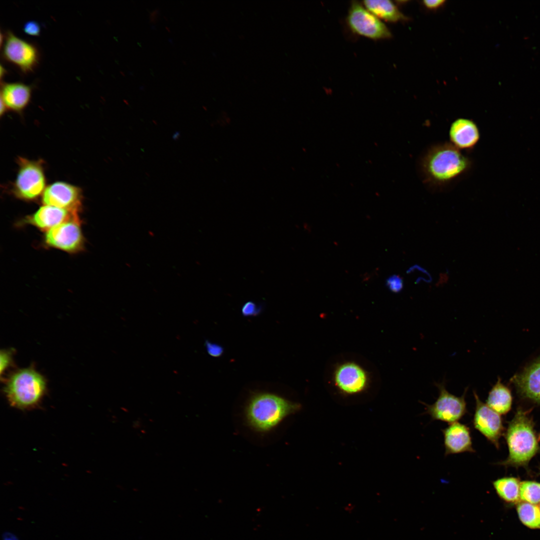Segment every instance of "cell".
<instances>
[{"label": "cell", "mask_w": 540, "mask_h": 540, "mask_svg": "<svg viewBox=\"0 0 540 540\" xmlns=\"http://www.w3.org/2000/svg\"><path fill=\"white\" fill-rule=\"evenodd\" d=\"M472 160L450 142L430 146L420 156L418 170L423 183L434 190L443 189L465 176Z\"/></svg>", "instance_id": "obj_1"}, {"label": "cell", "mask_w": 540, "mask_h": 540, "mask_svg": "<svg viewBox=\"0 0 540 540\" xmlns=\"http://www.w3.org/2000/svg\"><path fill=\"white\" fill-rule=\"evenodd\" d=\"M299 404L270 392L254 394L245 408L248 426L260 432H267L278 426L286 418L298 411Z\"/></svg>", "instance_id": "obj_2"}, {"label": "cell", "mask_w": 540, "mask_h": 540, "mask_svg": "<svg viewBox=\"0 0 540 540\" xmlns=\"http://www.w3.org/2000/svg\"><path fill=\"white\" fill-rule=\"evenodd\" d=\"M528 410L518 409L509 422L506 433L509 454L500 464L514 467L526 466L540 451L534 424Z\"/></svg>", "instance_id": "obj_3"}, {"label": "cell", "mask_w": 540, "mask_h": 540, "mask_svg": "<svg viewBox=\"0 0 540 540\" xmlns=\"http://www.w3.org/2000/svg\"><path fill=\"white\" fill-rule=\"evenodd\" d=\"M46 390L44 378L32 368L19 369L12 372L6 380L4 387L10 404L20 410L38 405Z\"/></svg>", "instance_id": "obj_4"}, {"label": "cell", "mask_w": 540, "mask_h": 540, "mask_svg": "<svg viewBox=\"0 0 540 540\" xmlns=\"http://www.w3.org/2000/svg\"><path fill=\"white\" fill-rule=\"evenodd\" d=\"M18 170L12 187L14 194L19 198L32 200L42 195L46 189V178L42 160L18 159Z\"/></svg>", "instance_id": "obj_5"}, {"label": "cell", "mask_w": 540, "mask_h": 540, "mask_svg": "<svg viewBox=\"0 0 540 540\" xmlns=\"http://www.w3.org/2000/svg\"><path fill=\"white\" fill-rule=\"evenodd\" d=\"M346 22L352 32L370 39L385 40L392 36L386 26L357 1L352 2Z\"/></svg>", "instance_id": "obj_6"}, {"label": "cell", "mask_w": 540, "mask_h": 540, "mask_svg": "<svg viewBox=\"0 0 540 540\" xmlns=\"http://www.w3.org/2000/svg\"><path fill=\"white\" fill-rule=\"evenodd\" d=\"M2 56L25 74L32 72L40 60V52L34 44L9 30L4 35Z\"/></svg>", "instance_id": "obj_7"}, {"label": "cell", "mask_w": 540, "mask_h": 540, "mask_svg": "<svg viewBox=\"0 0 540 540\" xmlns=\"http://www.w3.org/2000/svg\"><path fill=\"white\" fill-rule=\"evenodd\" d=\"M436 386L439 390L438 396L432 404L421 402L425 406L424 413L430 415L432 420L449 424L460 420L468 413L466 401L468 388L460 396H457L446 390L444 382L436 383Z\"/></svg>", "instance_id": "obj_8"}, {"label": "cell", "mask_w": 540, "mask_h": 540, "mask_svg": "<svg viewBox=\"0 0 540 540\" xmlns=\"http://www.w3.org/2000/svg\"><path fill=\"white\" fill-rule=\"evenodd\" d=\"M44 242L48 246L68 252L80 250L84 237L78 216L48 230Z\"/></svg>", "instance_id": "obj_9"}, {"label": "cell", "mask_w": 540, "mask_h": 540, "mask_svg": "<svg viewBox=\"0 0 540 540\" xmlns=\"http://www.w3.org/2000/svg\"><path fill=\"white\" fill-rule=\"evenodd\" d=\"M476 408L472 420L473 426L496 447H499V439L504 427L500 414L484 403L476 392L474 391Z\"/></svg>", "instance_id": "obj_10"}, {"label": "cell", "mask_w": 540, "mask_h": 540, "mask_svg": "<svg viewBox=\"0 0 540 540\" xmlns=\"http://www.w3.org/2000/svg\"><path fill=\"white\" fill-rule=\"evenodd\" d=\"M82 198V192L79 188L58 182L46 187L42 195V202L44 205L78 212Z\"/></svg>", "instance_id": "obj_11"}, {"label": "cell", "mask_w": 540, "mask_h": 540, "mask_svg": "<svg viewBox=\"0 0 540 540\" xmlns=\"http://www.w3.org/2000/svg\"><path fill=\"white\" fill-rule=\"evenodd\" d=\"M334 379L340 392L349 394L363 391L368 384V376L365 370L354 362H346L336 369Z\"/></svg>", "instance_id": "obj_12"}, {"label": "cell", "mask_w": 540, "mask_h": 540, "mask_svg": "<svg viewBox=\"0 0 540 540\" xmlns=\"http://www.w3.org/2000/svg\"><path fill=\"white\" fill-rule=\"evenodd\" d=\"M450 142L458 150H470L480 140V134L476 122L472 120L460 118L454 120L448 130Z\"/></svg>", "instance_id": "obj_13"}, {"label": "cell", "mask_w": 540, "mask_h": 540, "mask_svg": "<svg viewBox=\"0 0 540 540\" xmlns=\"http://www.w3.org/2000/svg\"><path fill=\"white\" fill-rule=\"evenodd\" d=\"M445 456L464 452H474L470 428L456 422L442 430Z\"/></svg>", "instance_id": "obj_14"}, {"label": "cell", "mask_w": 540, "mask_h": 540, "mask_svg": "<svg viewBox=\"0 0 540 540\" xmlns=\"http://www.w3.org/2000/svg\"><path fill=\"white\" fill-rule=\"evenodd\" d=\"M511 380L522 396L540 403V356Z\"/></svg>", "instance_id": "obj_15"}, {"label": "cell", "mask_w": 540, "mask_h": 540, "mask_svg": "<svg viewBox=\"0 0 540 540\" xmlns=\"http://www.w3.org/2000/svg\"><path fill=\"white\" fill-rule=\"evenodd\" d=\"M78 216V212L44 205L32 216L28 222L43 230L50 229Z\"/></svg>", "instance_id": "obj_16"}, {"label": "cell", "mask_w": 540, "mask_h": 540, "mask_svg": "<svg viewBox=\"0 0 540 540\" xmlns=\"http://www.w3.org/2000/svg\"><path fill=\"white\" fill-rule=\"evenodd\" d=\"M32 89L31 86L20 82H4L1 84L0 100L7 109L20 112L29 104Z\"/></svg>", "instance_id": "obj_17"}, {"label": "cell", "mask_w": 540, "mask_h": 540, "mask_svg": "<svg viewBox=\"0 0 540 540\" xmlns=\"http://www.w3.org/2000/svg\"><path fill=\"white\" fill-rule=\"evenodd\" d=\"M362 4L381 20L396 22L407 18L390 0H366L363 1Z\"/></svg>", "instance_id": "obj_18"}, {"label": "cell", "mask_w": 540, "mask_h": 540, "mask_svg": "<svg viewBox=\"0 0 540 540\" xmlns=\"http://www.w3.org/2000/svg\"><path fill=\"white\" fill-rule=\"evenodd\" d=\"M512 400L510 389L498 378L489 392L486 404L499 414H504L510 410Z\"/></svg>", "instance_id": "obj_19"}, {"label": "cell", "mask_w": 540, "mask_h": 540, "mask_svg": "<svg viewBox=\"0 0 540 540\" xmlns=\"http://www.w3.org/2000/svg\"><path fill=\"white\" fill-rule=\"evenodd\" d=\"M496 493L501 500L510 504H517L520 500V482L514 477H504L492 482Z\"/></svg>", "instance_id": "obj_20"}, {"label": "cell", "mask_w": 540, "mask_h": 540, "mask_svg": "<svg viewBox=\"0 0 540 540\" xmlns=\"http://www.w3.org/2000/svg\"><path fill=\"white\" fill-rule=\"evenodd\" d=\"M516 510L521 522L532 529H540V510L536 504L520 501Z\"/></svg>", "instance_id": "obj_21"}, {"label": "cell", "mask_w": 540, "mask_h": 540, "mask_svg": "<svg viewBox=\"0 0 540 540\" xmlns=\"http://www.w3.org/2000/svg\"><path fill=\"white\" fill-rule=\"evenodd\" d=\"M520 500L534 504H540V482L524 480L520 482Z\"/></svg>", "instance_id": "obj_22"}, {"label": "cell", "mask_w": 540, "mask_h": 540, "mask_svg": "<svg viewBox=\"0 0 540 540\" xmlns=\"http://www.w3.org/2000/svg\"><path fill=\"white\" fill-rule=\"evenodd\" d=\"M386 284L391 292L395 293L401 292L404 286L403 278L398 274H393L389 276Z\"/></svg>", "instance_id": "obj_23"}, {"label": "cell", "mask_w": 540, "mask_h": 540, "mask_svg": "<svg viewBox=\"0 0 540 540\" xmlns=\"http://www.w3.org/2000/svg\"><path fill=\"white\" fill-rule=\"evenodd\" d=\"M0 374H2L12 362V352L8 350H2L0 352Z\"/></svg>", "instance_id": "obj_24"}, {"label": "cell", "mask_w": 540, "mask_h": 540, "mask_svg": "<svg viewBox=\"0 0 540 540\" xmlns=\"http://www.w3.org/2000/svg\"><path fill=\"white\" fill-rule=\"evenodd\" d=\"M24 31L29 36H38L40 32V26L36 21H28L24 24Z\"/></svg>", "instance_id": "obj_25"}, {"label": "cell", "mask_w": 540, "mask_h": 540, "mask_svg": "<svg viewBox=\"0 0 540 540\" xmlns=\"http://www.w3.org/2000/svg\"><path fill=\"white\" fill-rule=\"evenodd\" d=\"M260 311V308L251 301L245 303L242 308V312L244 316H254L257 314Z\"/></svg>", "instance_id": "obj_26"}, {"label": "cell", "mask_w": 540, "mask_h": 540, "mask_svg": "<svg viewBox=\"0 0 540 540\" xmlns=\"http://www.w3.org/2000/svg\"><path fill=\"white\" fill-rule=\"evenodd\" d=\"M205 346L208 353L214 357L220 356L223 353L224 349L220 345L211 342L208 340L205 342Z\"/></svg>", "instance_id": "obj_27"}, {"label": "cell", "mask_w": 540, "mask_h": 540, "mask_svg": "<svg viewBox=\"0 0 540 540\" xmlns=\"http://www.w3.org/2000/svg\"><path fill=\"white\" fill-rule=\"evenodd\" d=\"M444 2L442 0H426L423 1V4L427 8L433 10L441 7Z\"/></svg>", "instance_id": "obj_28"}, {"label": "cell", "mask_w": 540, "mask_h": 540, "mask_svg": "<svg viewBox=\"0 0 540 540\" xmlns=\"http://www.w3.org/2000/svg\"><path fill=\"white\" fill-rule=\"evenodd\" d=\"M448 280V273H440V278L438 282L436 283V286H440L446 283Z\"/></svg>", "instance_id": "obj_29"}, {"label": "cell", "mask_w": 540, "mask_h": 540, "mask_svg": "<svg viewBox=\"0 0 540 540\" xmlns=\"http://www.w3.org/2000/svg\"><path fill=\"white\" fill-rule=\"evenodd\" d=\"M15 535L10 532H5L2 536V540H14Z\"/></svg>", "instance_id": "obj_30"}, {"label": "cell", "mask_w": 540, "mask_h": 540, "mask_svg": "<svg viewBox=\"0 0 540 540\" xmlns=\"http://www.w3.org/2000/svg\"><path fill=\"white\" fill-rule=\"evenodd\" d=\"M6 72V70L5 68H3L2 66H0V77H1V78L4 76V74H5Z\"/></svg>", "instance_id": "obj_31"}, {"label": "cell", "mask_w": 540, "mask_h": 540, "mask_svg": "<svg viewBox=\"0 0 540 540\" xmlns=\"http://www.w3.org/2000/svg\"><path fill=\"white\" fill-rule=\"evenodd\" d=\"M538 507H539V508H540V506H538Z\"/></svg>", "instance_id": "obj_32"}, {"label": "cell", "mask_w": 540, "mask_h": 540, "mask_svg": "<svg viewBox=\"0 0 540 540\" xmlns=\"http://www.w3.org/2000/svg\"><path fill=\"white\" fill-rule=\"evenodd\" d=\"M539 438H540V436Z\"/></svg>", "instance_id": "obj_33"}]
</instances>
